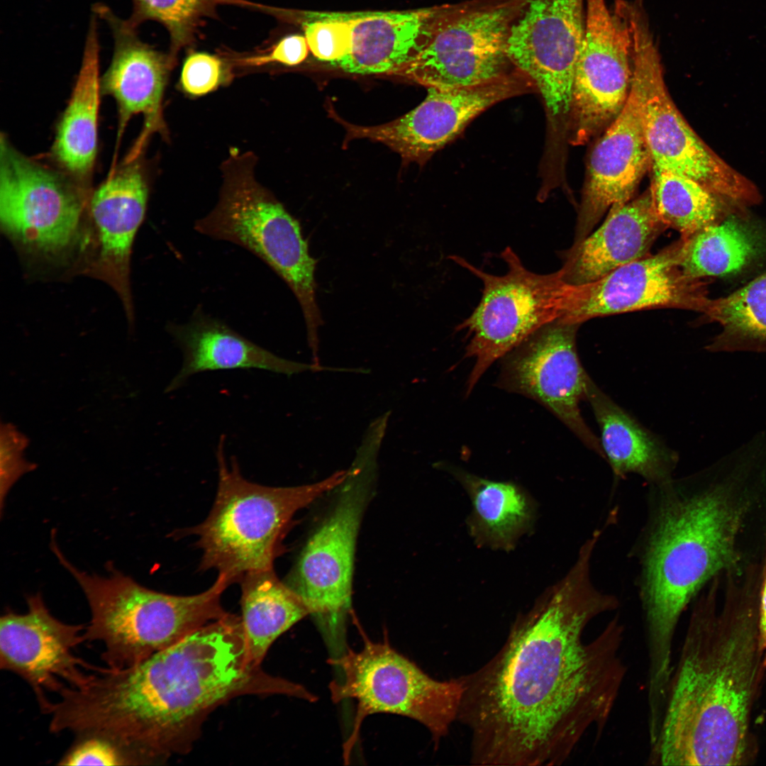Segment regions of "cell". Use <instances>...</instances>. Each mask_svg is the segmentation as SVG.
I'll use <instances>...</instances> for the list:
<instances>
[{"label":"cell","instance_id":"cell-27","mask_svg":"<svg viewBox=\"0 0 766 766\" xmlns=\"http://www.w3.org/2000/svg\"><path fill=\"white\" fill-rule=\"evenodd\" d=\"M442 467L470 498L472 509L466 526L478 548L510 552L521 537L532 531L538 506L521 485L482 478L450 465Z\"/></svg>","mask_w":766,"mask_h":766},{"label":"cell","instance_id":"cell-25","mask_svg":"<svg viewBox=\"0 0 766 766\" xmlns=\"http://www.w3.org/2000/svg\"><path fill=\"white\" fill-rule=\"evenodd\" d=\"M442 7L360 12L349 53L331 65L350 74L394 75L423 48Z\"/></svg>","mask_w":766,"mask_h":766},{"label":"cell","instance_id":"cell-19","mask_svg":"<svg viewBox=\"0 0 766 766\" xmlns=\"http://www.w3.org/2000/svg\"><path fill=\"white\" fill-rule=\"evenodd\" d=\"M99 19L109 26L113 39L111 63L101 77V93L112 96L118 108V123L116 152L129 121L135 115L143 116L141 133L125 159L142 155L152 134L166 136L162 113V99L174 57L155 50L138 37L137 28L127 19L117 16L103 3L91 7Z\"/></svg>","mask_w":766,"mask_h":766},{"label":"cell","instance_id":"cell-14","mask_svg":"<svg viewBox=\"0 0 766 766\" xmlns=\"http://www.w3.org/2000/svg\"><path fill=\"white\" fill-rule=\"evenodd\" d=\"M631 76V37L624 16L617 6L611 12L605 0H585L584 38L569 114L573 144H584L618 116Z\"/></svg>","mask_w":766,"mask_h":766},{"label":"cell","instance_id":"cell-12","mask_svg":"<svg viewBox=\"0 0 766 766\" xmlns=\"http://www.w3.org/2000/svg\"><path fill=\"white\" fill-rule=\"evenodd\" d=\"M363 460L357 456L348 470L335 505L307 540L285 582L328 639L344 637L351 609L356 538L376 466L375 459L369 463Z\"/></svg>","mask_w":766,"mask_h":766},{"label":"cell","instance_id":"cell-9","mask_svg":"<svg viewBox=\"0 0 766 766\" xmlns=\"http://www.w3.org/2000/svg\"><path fill=\"white\" fill-rule=\"evenodd\" d=\"M501 257L508 270L500 276L487 273L461 257H450L483 283L479 303L456 328L467 331L470 341L465 357L474 360L467 394L492 363L544 326L565 318L576 296L577 285L567 283L560 269L545 274L533 272L510 247Z\"/></svg>","mask_w":766,"mask_h":766},{"label":"cell","instance_id":"cell-4","mask_svg":"<svg viewBox=\"0 0 766 766\" xmlns=\"http://www.w3.org/2000/svg\"><path fill=\"white\" fill-rule=\"evenodd\" d=\"M762 574L716 577L693 601L648 765H741L763 670Z\"/></svg>","mask_w":766,"mask_h":766},{"label":"cell","instance_id":"cell-3","mask_svg":"<svg viewBox=\"0 0 766 766\" xmlns=\"http://www.w3.org/2000/svg\"><path fill=\"white\" fill-rule=\"evenodd\" d=\"M653 488L639 594L648 675L664 679L679 621L699 592L766 562V446L749 440L682 482Z\"/></svg>","mask_w":766,"mask_h":766},{"label":"cell","instance_id":"cell-8","mask_svg":"<svg viewBox=\"0 0 766 766\" xmlns=\"http://www.w3.org/2000/svg\"><path fill=\"white\" fill-rule=\"evenodd\" d=\"M341 670L339 680L330 683L331 699H353L357 704L353 732L344 745L348 760L365 718L387 713L410 718L429 731L437 748L457 721L462 694L459 677L438 680L390 646L387 640L365 639L362 648H350L329 660Z\"/></svg>","mask_w":766,"mask_h":766},{"label":"cell","instance_id":"cell-6","mask_svg":"<svg viewBox=\"0 0 766 766\" xmlns=\"http://www.w3.org/2000/svg\"><path fill=\"white\" fill-rule=\"evenodd\" d=\"M218 483L212 509L182 534L196 535L201 570L214 569L231 584L248 572L273 569L292 517L323 494L338 487L348 471L296 487H274L247 480L234 457L226 460L224 438L216 450Z\"/></svg>","mask_w":766,"mask_h":766},{"label":"cell","instance_id":"cell-35","mask_svg":"<svg viewBox=\"0 0 766 766\" xmlns=\"http://www.w3.org/2000/svg\"><path fill=\"white\" fill-rule=\"evenodd\" d=\"M229 79V68L221 58L205 52H192L184 61L179 83L187 95L201 96L226 84Z\"/></svg>","mask_w":766,"mask_h":766},{"label":"cell","instance_id":"cell-37","mask_svg":"<svg viewBox=\"0 0 766 766\" xmlns=\"http://www.w3.org/2000/svg\"><path fill=\"white\" fill-rule=\"evenodd\" d=\"M58 765L110 766L130 765L131 762L123 751L111 741L87 736L78 737Z\"/></svg>","mask_w":766,"mask_h":766},{"label":"cell","instance_id":"cell-15","mask_svg":"<svg viewBox=\"0 0 766 766\" xmlns=\"http://www.w3.org/2000/svg\"><path fill=\"white\" fill-rule=\"evenodd\" d=\"M584 17L585 0H528L509 30V57L533 82L551 118L570 114Z\"/></svg>","mask_w":766,"mask_h":766},{"label":"cell","instance_id":"cell-20","mask_svg":"<svg viewBox=\"0 0 766 766\" xmlns=\"http://www.w3.org/2000/svg\"><path fill=\"white\" fill-rule=\"evenodd\" d=\"M534 87L528 77L516 70L482 84L428 88L426 99L418 106L382 125L381 138L404 160L423 164L481 113L504 99L536 90Z\"/></svg>","mask_w":766,"mask_h":766},{"label":"cell","instance_id":"cell-24","mask_svg":"<svg viewBox=\"0 0 766 766\" xmlns=\"http://www.w3.org/2000/svg\"><path fill=\"white\" fill-rule=\"evenodd\" d=\"M169 331L183 353V363L166 392L179 389L192 376L206 371L253 368L292 375L309 370H333L279 357L199 311L187 323L172 324Z\"/></svg>","mask_w":766,"mask_h":766},{"label":"cell","instance_id":"cell-39","mask_svg":"<svg viewBox=\"0 0 766 766\" xmlns=\"http://www.w3.org/2000/svg\"><path fill=\"white\" fill-rule=\"evenodd\" d=\"M759 633L766 670V562L764 565L759 596Z\"/></svg>","mask_w":766,"mask_h":766},{"label":"cell","instance_id":"cell-7","mask_svg":"<svg viewBox=\"0 0 766 766\" xmlns=\"http://www.w3.org/2000/svg\"><path fill=\"white\" fill-rule=\"evenodd\" d=\"M257 158L231 148L221 164L222 184L214 208L194 223L198 233L243 247L265 262L289 286L304 317L313 361L318 365L316 261L299 221L255 176Z\"/></svg>","mask_w":766,"mask_h":766},{"label":"cell","instance_id":"cell-32","mask_svg":"<svg viewBox=\"0 0 766 766\" xmlns=\"http://www.w3.org/2000/svg\"><path fill=\"white\" fill-rule=\"evenodd\" d=\"M650 189L658 218L678 231L682 240L731 214L722 199L675 172L653 170Z\"/></svg>","mask_w":766,"mask_h":766},{"label":"cell","instance_id":"cell-26","mask_svg":"<svg viewBox=\"0 0 766 766\" xmlns=\"http://www.w3.org/2000/svg\"><path fill=\"white\" fill-rule=\"evenodd\" d=\"M99 18L92 13L83 56L70 99L56 128L51 157L57 166L87 187L98 148L101 88Z\"/></svg>","mask_w":766,"mask_h":766},{"label":"cell","instance_id":"cell-38","mask_svg":"<svg viewBox=\"0 0 766 766\" xmlns=\"http://www.w3.org/2000/svg\"><path fill=\"white\" fill-rule=\"evenodd\" d=\"M309 51L310 50L305 36L292 34L281 39L266 54L247 57L241 60V62L250 66H260L270 62L294 66L305 60Z\"/></svg>","mask_w":766,"mask_h":766},{"label":"cell","instance_id":"cell-18","mask_svg":"<svg viewBox=\"0 0 766 766\" xmlns=\"http://www.w3.org/2000/svg\"><path fill=\"white\" fill-rule=\"evenodd\" d=\"M682 240L655 255L624 265L602 278L577 285L572 308L562 321L580 324L590 318L654 308L704 313L711 300L705 283L686 276L679 266Z\"/></svg>","mask_w":766,"mask_h":766},{"label":"cell","instance_id":"cell-22","mask_svg":"<svg viewBox=\"0 0 766 766\" xmlns=\"http://www.w3.org/2000/svg\"><path fill=\"white\" fill-rule=\"evenodd\" d=\"M148 171L142 155L109 172L89 196L88 207L96 230L97 250L87 272L111 285L129 316L130 259L149 196Z\"/></svg>","mask_w":766,"mask_h":766},{"label":"cell","instance_id":"cell-16","mask_svg":"<svg viewBox=\"0 0 766 766\" xmlns=\"http://www.w3.org/2000/svg\"><path fill=\"white\" fill-rule=\"evenodd\" d=\"M579 324L550 323L503 357L498 386L531 398L549 409L589 449L604 458L600 441L582 417L589 377L576 349Z\"/></svg>","mask_w":766,"mask_h":766},{"label":"cell","instance_id":"cell-1","mask_svg":"<svg viewBox=\"0 0 766 766\" xmlns=\"http://www.w3.org/2000/svg\"><path fill=\"white\" fill-rule=\"evenodd\" d=\"M594 547L582 545L565 574L518 614L499 650L458 677L457 721L471 733L478 765H560L607 726L627 673L624 624L614 616L594 638L590 623L618 609L591 578Z\"/></svg>","mask_w":766,"mask_h":766},{"label":"cell","instance_id":"cell-31","mask_svg":"<svg viewBox=\"0 0 766 766\" xmlns=\"http://www.w3.org/2000/svg\"><path fill=\"white\" fill-rule=\"evenodd\" d=\"M704 314L721 328L707 350L766 353V272L726 296L711 299Z\"/></svg>","mask_w":766,"mask_h":766},{"label":"cell","instance_id":"cell-23","mask_svg":"<svg viewBox=\"0 0 766 766\" xmlns=\"http://www.w3.org/2000/svg\"><path fill=\"white\" fill-rule=\"evenodd\" d=\"M666 226L658 218L650 189L611 209L594 233L572 245L560 268L573 285L596 281L614 270L643 258Z\"/></svg>","mask_w":766,"mask_h":766},{"label":"cell","instance_id":"cell-28","mask_svg":"<svg viewBox=\"0 0 766 766\" xmlns=\"http://www.w3.org/2000/svg\"><path fill=\"white\" fill-rule=\"evenodd\" d=\"M587 399L599 424L600 444L614 477L641 476L653 487L672 481L677 454L647 431L589 378Z\"/></svg>","mask_w":766,"mask_h":766},{"label":"cell","instance_id":"cell-10","mask_svg":"<svg viewBox=\"0 0 766 766\" xmlns=\"http://www.w3.org/2000/svg\"><path fill=\"white\" fill-rule=\"evenodd\" d=\"M632 70L642 90L643 128L653 170L693 179L718 197L738 205L760 202L755 185L718 157L694 133L665 86L661 58L645 13L628 17Z\"/></svg>","mask_w":766,"mask_h":766},{"label":"cell","instance_id":"cell-2","mask_svg":"<svg viewBox=\"0 0 766 766\" xmlns=\"http://www.w3.org/2000/svg\"><path fill=\"white\" fill-rule=\"evenodd\" d=\"M303 691L251 662L240 616L228 613L135 665L65 688L56 714L63 731L106 738L132 765H152L187 752L206 716L231 699Z\"/></svg>","mask_w":766,"mask_h":766},{"label":"cell","instance_id":"cell-30","mask_svg":"<svg viewBox=\"0 0 766 766\" xmlns=\"http://www.w3.org/2000/svg\"><path fill=\"white\" fill-rule=\"evenodd\" d=\"M240 583V618L248 654L253 665L260 666L275 640L310 612L273 569L248 572Z\"/></svg>","mask_w":766,"mask_h":766},{"label":"cell","instance_id":"cell-36","mask_svg":"<svg viewBox=\"0 0 766 766\" xmlns=\"http://www.w3.org/2000/svg\"><path fill=\"white\" fill-rule=\"evenodd\" d=\"M28 438L12 423L1 422L0 426V494L1 512L4 499L18 479L37 465L23 457Z\"/></svg>","mask_w":766,"mask_h":766},{"label":"cell","instance_id":"cell-13","mask_svg":"<svg viewBox=\"0 0 766 766\" xmlns=\"http://www.w3.org/2000/svg\"><path fill=\"white\" fill-rule=\"evenodd\" d=\"M90 195L60 168L23 155L0 137V221L11 238L30 250L55 254L77 235Z\"/></svg>","mask_w":766,"mask_h":766},{"label":"cell","instance_id":"cell-17","mask_svg":"<svg viewBox=\"0 0 766 766\" xmlns=\"http://www.w3.org/2000/svg\"><path fill=\"white\" fill-rule=\"evenodd\" d=\"M28 610L6 611L0 619V667L21 677L33 689L42 709L50 700L47 692H58L65 684L77 687L104 667L76 656L74 648L84 641L83 625L63 623L54 617L40 593L26 598Z\"/></svg>","mask_w":766,"mask_h":766},{"label":"cell","instance_id":"cell-5","mask_svg":"<svg viewBox=\"0 0 766 766\" xmlns=\"http://www.w3.org/2000/svg\"><path fill=\"white\" fill-rule=\"evenodd\" d=\"M50 546L87 599L91 620L84 640L103 644L101 657L111 669L135 665L228 614L221 596L231 584L223 574L199 594L172 595L140 585L110 563L107 577L79 570L61 553L53 532Z\"/></svg>","mask_w":766,"mask_h":766},{"label":"cell","instance_id":"cell-29","mask_svg":"<svg viewBox=\"0 0 766 766\" xmlns=\"http://www.w3.org/2000/svg\"><path fill=\"white\" fill-rule=\"evenodd\" d=\"M681 240L679 266L694 279L738 274L766 254V228L733 213Z\"/></svg>","mask_w":766,"mask_h":766},{"label":"cell","instance_id":"cell-33","mask_svg":"<svg viewBox=\"0 0 766 766\" xmlns=\"http://www.w3.org/2000/svg\"><path fill=\"white\" fill-rule=\"evenodd\" d=\"M215 0H132L128 23L138 29L148 20L162 23L169 32L174 54L192 38L201 19L212 11Z\"/></svg>","mask_w":766,"mask_h":766},{"label":"cell","instance_id":"cell-11","mask_svg":"<svg viewBox=\"0 0 766 766\" xmlns=\"http://www.w3.org/2000/svg\"><path fill=\"white\" fill-rule=\"evenodd\" d=\"M528 0H482L443 6L421 51L394 75L428 88L490 82L516 70L508 53L511 24Z\"/></svg>","mask_w":766,"mask_h":766},{"label":"cell","instance_id":"cell-21","mask_svg":"<svg viewBox=\"0 0 766 766\" xmlns=\"http://www.w3.org/2000/svg\"><path fill=\"white\" fill-rule=\"evenodd\" d=\"M649 165L641 86L632 71L627 100L591 153L574 243L589 235L606 210L630 201Z\"/></svg>","mask_w":766,"mask_h":766},{"label":"cell","instance_id":"cell-34","mask_svg":"<svg viewBox=\"0 0 766 766\" xmlns=\"http://www.w3.org/2000/svg\"><path fill=\"white\" fill-rule=\"evenodd\" d=\"M360 12L301 11H296L294 17L313 55L331 65L349 53Z\"/></svg>","mask_w":766,"mask_h":766}]
</instances>
